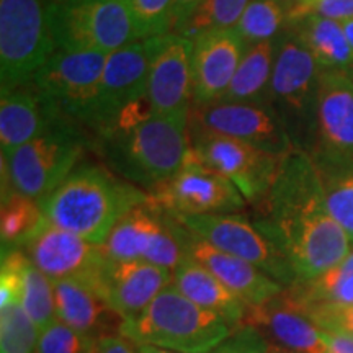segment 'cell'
I'll return each mask as SVG.
<instances>
[{"label":"cell","mask_w":353,"mask_h":353,"mask_svg":"<svg viewBox=\"0 0 353 353\" xmlns=\"http://www.w3.org/2000/svg\"><path fill=\"white\" fill-rule=\"evenodd\" d=\"M232 332L223 317L190 301L174 285L138 317L121 324L123 337L136 345H154L175 353H210Z\"/></svg>","instance_id":"cell-4"},{"label":"cell","mask_w":353,"mask_h":353,"mask_svg":"<svg viewBox=\"0 0 353 353\" xmlns=\"http://www.w3.org/2000/svg\"><path fill=\"white\" fill-rule=\"evenodd\" d=\"M21 250L52 281L81 280L88 286L95 283L107 260L100 245L57 228L48 219H43Z\"/></svg>","instance_id":"cell-16"},{"label":"cell","mask_w":353,"mask_h":353,"mask_svg":"<svg viewBox=\"0 0 353 353\" xmlns=\"http://www.w3.org/2000/svg\"><path fill=\"white\" fill-rule=\"evenodd\" d=\"M342 28H343V32H345V37H347L348 43H350V46L353 50V20L342 23Z\"/></svg>","instance_id":"cell-43"},{"label":"cell","mask_w":353,"mask_h":353,"mask_svg":"<svg viewBox=\"0 0 353 353\" xmlns=\"http://www.w3.org/2000/svg\"><path fill=\"white\" fill-rule=\"evenodd\" d=\"M275 50L276 39L247 46L231 85L221 100L232 103L268 105Z\"/></svg>","instance_id":"cell-27"},{"label":"cell","mask_w":353,"mask_h":353,"mask_svg":"<svg viewBox=\"0 0 353 353\" xmlns=\"http://www.w3.org/2000/svg\"><path fill=\"white\" fill-rule=\"evenodd\" d=\"M139 353H175L170 350H165V348H159L154 345H138Z\"/></svg>","instance_id":"cell-42"},{"label":"cell","mask_w":353,"mask_h":353,"mask_svg":"<svg viewBox=\"0 0 353 353\" xmlns=\"http://www.w3.org/2000/svg\"><path fill=\"white\" fill-rule=\"evenodd\" d=\"M324 332L327 353H353V334L347 332Z\"/></svg>","instance_id":"cell-39"},{"label":"cell","mask_w":353,"mask_h":353,"mask_svg":"<svg viewBox=\"0 0 353 353\" xmlns=\"http://www.w3.org/2000/svg\"><path fill=\"white\" fill-rule=\"evenodd\" d=\"M288 28L301 39L324 72H350L353 50L342 23L317 15L290 20Z\"/></svg>","instance_id":"cell-26"},{"label":"cell","mask_w":353,"mask_h":353,"mask_svg":"<svg viewBox=\"0 0 353 353\" xmlns=\"http://www.w3.org/2000/svg\"><path fill=\"white\" fill-rule=\"evenodd\" d=\"M322 72L307 48L290 28L276 38L268 105L283 123L294 148L304 152L309 151L312 141Z\"/></svg>","instance_id":"cell-6"},{"label":"cell","mask_w":353,"mask_h":353,"mask_svg":"<svg viewBox=\"0 0 353 353\" xmlns=\"http://www.w3.org/2000/svg\"><path fill=\"white\" fill-rule=\"evenodd\" d=\"M108 54L56 50L32 83L69 120L85 128Z\"/></svg>","instance_id":"cell-12"},{"label":"cell","mask_w":353,"mask_h":353,"mask_svg":"<svg viewBox=\"0 0 353 353\" xmlns=\"http://www.w3.org/2000/svg\"><path fill=\"white\" fill-rule=\"evenodd\" d=\"M187 156L231 180L245 201L257 206L270 193L286 157L190 123Z\"/></svg>","instance_id":"cell-9"},{"label":"cell","mask_w":353,"mask_h":353,"mask_svg":"<svg viewBox=\"0 0 353 353\" xmlns=\"http://www.w3.org/2000/svg\"><path fill=\"white\" fill-rule=\"evenodd\" d=\"M288 12L278 0H250L242 13L236 32L247 46L275 41L288 28Z\"/></svg>","instance_id":"cell-30"},{"label":"cell","mask_w":353,"mask_h":353,"mask_svg":"<svg viewBox=\"0 0 353 353\" xmlns=\"http://www.w3.org/2000/svg\"><path fill=\"white\" fill-rule=\"evenodd\" d=\"M188 113L154 114L138 126L114 131L99 139V151L114 174L152 193L183 167Z\"/></svg>","instance_id":"cell-3"},{"label":"cell","mask_w":353,"mask_h":353,"mask_svg":"<svg viewBox=\"0 0 353 353\" xmlns=\"http://www.w3.org/2000/svg\"><path fill=\"white\" fill-rule=\"evenodd\" d=\"M242 325L252 327L273 350L288 353H327L324 332L291 299L286 290L270 301L247 309Z\"/></svg>","instance_id":"cell-20"},{"label":"cell","mask_w":353,"mask_h":353,"mask_svg":"<svg viewBox=\"0 0 353 353\" xmlns=\"http://www.w3.org/2000/svg\"><path fill=\"white\" fill-rule=\"evenodd\" d=\"M307 154L337 161L353 159V79L347 72H322Z\"/></svg>","instance_id":"cell-17"},{"label":"cell","mask_w":353,"mask_h":353,"mask_svg":"<svg viewBox=\"0 0 353 353\" xmlns=\"http://www.w3.org/2000/svg\"><path fill=\"white\" fill-rule=\"evenodd\" d=\"M97 339L56 319L41 330L38 353H95Z\"/></svg>","instance_id":"cell-35"},{"label":"cell","mask_w":353,"mask_h":353,"mask_svg":"<svg viewBox=\"0 0 353 353\" xmlns=\"http://www.w3.org/2000/svg\"><path fill=\"white\" fill-rule=\"evenodd\" d=\"M44 2V6H52V3H56V2H61V0H43Z\"/></svg>","instance_id":"cell-44"},{"label":"cell","mask_w":353,"mask_h":353,"mask_svg":"<svg viewBox=\"0 0 353 353\" xmlns=\"http://www.w3.org/2000/svg\"><path fill=\"white\" fill-rule=\"evenodd\" d=\"M151 198L175 216L231 214L247 205L231 180L188 156L179 174L154 190Z\"/></svg>","instance_id":"cell-14"},{"label":"cell","mask_w":353,"mask_h":353,"mask_svg":"<svg viewBox=\"0 0 353 353\" xmlns=\"http://www.w3.org/2000/svg\"><path fill=\"white\" fill-rule=\"evenodd\" d=\"M162 37L145 38L112 52L105 61L99 94L85 128L100 139L131 103L148 97V76Z\"/></svg>","instance_id":"cell-11"},{"label":"cell","mask_w":353,"mask_h":353,"mask_svg":"<svg viewBox=\"0 0 353 353\" xmlns=\"http://www.w3.org/2000/svg\"><path fill=\"white\" fill-rule=\"evenodd\" d=\"M174 229L182 244L185 257L193 259L213 273L221 283L228 286L237 298L247 304V307L260 306L270 301L285 290L283 285L259 270L252 263L216 249L196 234L188 231L175 218Z\"/></svg>","instance_id":"cell-19"},{"label":"cell","mask_w":353,"mask_h":353,"mask_svg":"<svg viewBox=\"0 0 353 353\" xmlns=\"http://www.w3.org/2000/svg\"><path fill=\"white\" fill-rule=\"evenodd\" d=\"M151 195L105 165H79L54 192L39 201L44 219L101 245L113 228Z\"/></svg>","instance_id":"cell-2"},{"label":"cell","mask_w":353,"mask_h":353,"mask_svg":"<svg viewBox=\"0 0 353 353\" xmlns=\"http://www.w3.org/2000/svg\"><path fill=\"white\" fill-rule=\"evenodd\" d=\"M348 76H350L352 79H353V65H352V69H350V72H348Z\"/></svg>","instance_id":"cell-45"},{"label":"cell","mask_w":353,"mask_h":353,"mask_svg":"<svg viewBox=\"0 0 353 353\" xmlns=\"http://www.w3.org/2000/svg\"><path fill=\"white\" fill-rule=\"evenodd\" d=\"M172 216L203 241L223 252L252 263L278 283L288 286L296 283V276L288 260L255 226V223H250L244 216L236 213Z\"/></svg>","instance_id":"cell-13"},{"label":"cell","mask_w":353,"mask_h":353,"mask_svg":"<svg viewBox=\"0 0 353 353\" xmlns=\"http://www.w3.org/2000/svg\"><path fill=\"white\" fill-rule=\"evenodd\" d=\"M270 353H288V352H278V350H273V348H272Z\"/></svg>","instance_id":"cell-46"},{"label":"cell","mask_w":353,"mask_h":353,"mask_svg":"<svg viewBox=\"0 0 353 353\" xmlns=\"http://www.w3.org/2000/svg\"><path fill=\"white\" fill-rule=\"evenodd\" d=\"M192 39L164 34L152 57L148 76V97L154 114L188 113L193 101Z\"/></svg>","instance_id":"cell-21"},{"label":"cell","mask_w":353,"mask_h":353,"mask_svg":"<svg viewBox=\"0 0 353 353\" xmlns=\"http://www.w3.org/2000/svg\"><path fill=\"white\" fill-rule=\"evenodd\" d=\"M100 249L113 262L144 260L170 272L185 259L174 218L152 198L121 218Z\"/></svg>","instance_id":"cell-10"},{"label":"cell","mask_w":353,"mask_h":353,"mask_svg":"<svg viewBox=\"0 0 353 353\" xmlns=\"http://www.w3.org/2000/svg\"><path fill=\"white\" fill-rule=\"evenodd\" d=\"M303 15H317L322 19L345 23L353 20V0H309L303 10L291 17L290 20Z\"/></svg>","instance_id":"cell-37"},{"label":"cell","mask_w":353,"mask_h":353,"mask_svg":"<svg viewBox=\"0 0 353 353\" xmlns=\"http://www.w3.org/2000/svg\"><path fill=\"white\" fill-rule=\"evenodd\" d=\"M188 123L201 130L244 141L281 157L296 149L270 105L232 103L223 100L198 107L192 105Z\"/></svg>","instance_id":"cell-15"},{"label":"cell","mask_w":353,"mask_h":353,"mask_svg":"<svg viewBox=\"0 0 353 353\" xmlns=\"http://www.w3.org/2000/svg\"><path fill=\"white\" fill-rule=\"evenodd\" d=\"M141 39L164 37L174 26V0H125Z\"/></svg>","instance_id":"cell-34"},{"label":"cell","mask_w":353,"mask_h":353,"mask_svg":"<svg viewBox=\"0 0 353 353\" xmlns=\"http://www.w3.org/2000/svg\"><path fill=\"white\" fill-rule=\"evenodd\" d=\"M311 159L319 176L325 208L353 244V159Z\"/></svg>","instance_id":"cell-28"},{"label":"cell","mask_w":353,"mask_h":353,"mask_svg":"<svg viewBox=\"0 0 353 353\" xmlns=\"http://www.w3.org/2000/svg\"><path fill=\"white\" fill-rule=\"evenodd\" d=\"M172 285L190 301L223 317L232 329L242 325L249 309L247 304L193 259L185 257L175 268Z\"/></svg>","instance_id":"cell-25"},{"label":"cell","mask_w":353,"mask_h":353,"mask_svg":"<svg viewBox=\"0 0 353 353\" xmlns=\"http://www.w3.org/2000/svg\"><path fill=\"white\" fill-rule=\"evenodd\" d=\"M54 283L57 319L94 339L121 334L123 317L113 311L87 283L61 280Z\"/></svg>","instance_id":"cell-24"},{"label":"cell","mask_w":353,"mask_h":353,"mask_svg":"<svg viewBox=\"0 0 353 353\" xmlns=\"http://www.w3.org/2000/svg\"><path fill=\"white\" fill-rule=\"evenodd\" d=\"M272 347L257 330L241 325L218 348L210 353H270Z\"/></svg>","instance_id":"cell-36"},{"label":"cell","mask_w":353,"mask_h":353,"mask_svg":"<svg viewBox=\"0 0 353 353\" xmlns=\"http://www.w3.org/2000/svg\"><path fill=\"white\" fill-rule=\"evenodd\" d=\"M255 226L288 260L298 281H311L350 254L352 241L325 208L314 162L294 149L281 162L275 183L260 203Z\"/></svg>","instance_id":"cell-1"},{"label":"cell","mask_w":353,"mask_h":353,"mask_svg":"<svg viewBox=\"0 0 353 353\" xmlns=\"http://www.w3.org/2000/svg\"><path fill=\"white\" fill-rule=\"evenodd\" d=\"M39 335L21 303L0 307V353H38Z\"/></svg>","instance_id":"cell-32"},{"label":"cell","mask_w":353,"mask_h":353,"mask_svg":"<svg viewBox=\"0 0 353 353\" xmlns=\"http://www.w3.org/2000/svg\"><path fill=\"white\" fill-rule=\"evenodd\" d=\"M46 12L56 50L112 54L141 39L125 0H61Z\"/></svg>","instance_id":"cell-7"},{"label":"cell","mask_w":353,"mask_h":353,"mask_svg":"<svg viewBox=\"0 0 353 353\" xmlns=\"http://www.w3.org/2000/svg\"><path fill=\"white\" fill-rule=\"evenodd\" d=\"M250 0H201L195 12L174 34L193 39L203 33L236 28Z\"/></svg>","instance_id":"cell-31"},{"label":"cell","mask_w":353,"mask_h":353,"mask_svg":"<svg viewBox=\"0 0 353 353\" xmlns=\"http://www.w3.org/2000/svg\"><path fill=\"white\" fill-rule=\"evenodd\" d=\"M201 0H174V26H172V33L195 12Z\"/></svg>","instance_id":"cell-40"},{"label":"cell","mask_w":353,"mask_h":353,"mask_svg":"<svg viewBox=\"0 0 353 353\" xmlns=\"http://www.w3.org/2000/svg\"><path fill=\"white\" fill-rule=\"evenodd\" d=\"M172 283L174 272L159 265L144 260L113 262L107 259L90 288L126 321L138 317Z\"/></svg>","instance_id":"cell-18"},{"label":"cell","mask_w":353,"mask_h":353,"mask_svg":"<svg viewBox=\"0 0 353 353\" xmlns=\"http://www.w3.org/2000/svg\"><path fill=\"white\" fill-rule=\"evenodd\" d=\"M192 105L213 103L223 99L247 50L236 28L203 33L193 38Z\"/></svg>","instance_id":"cell-22"},{"label":"cell","mask_w":353,"mask_h":353,"mask_svg":"<svg viewBox=\"0 0 353 353\" xmlns=\"http://www.w3.org/2000/svg\"><path fill=\"white\" fill-rule=\"evenodd\" d=\"M21 306L38 325L39 330H44L57 319L54 283L50 276L38 270L32 262H28L25 270Z\"/></svg>","instance_id":"cell-33"},{"label":"cell","mask_w":353,"mask_h":353,"mask_svg":"<svg viewBox=\"0 0 353 353\" xmlns=\"http://www.w3.org/2000/svg\"><path fill=\"white\" fill-rule=\"evenodd\" d=\"M278 2L285 7V10L288 12V19H291V17H294L303 10L309 0H278Z\"/></svg>","instance_id":"cell-41"},{"label":"cell","mask_w":353,"mask_h":353,"mask_svg":"<svg viewBox=\"0 0 353 353\" xmlns=\"http://www.w3.org/2000/svg\"><path fill=\"white\" fill-rule=\"evenodd\" d=\"M64 117L32 82L0 97V149L2 157H10L17 149L46 131Z\"/></svg>","instance_id":"cell-23"},{"label":"cell","mask_w":353,"mask_h":353,"mask_svg":"<svg viewBox=\"0 0 353 353\" xmlns=\"http://www.w3.org/2000/svg\"><path fill=\"white\" fill-rule=\"evenodd\" d=\"M90 143L87 128L61 117L10 157H2V169L13 192L41 201L77 169Z\"/></svg>","instance_id":"cell-5"},{"label":"cell","mask_w":353,"mask_h":353,"mask_svg":"<svg viewBox=\"0 0 353 353\" xmlns=\"http://www.w3.org/2000/svg\"><path fill=\"white\" fill-rule=\"evenodd\" d=\"M54 51L43 0H0L2 90L32 82Z\"/></svg>","instance_id":"cell-8"},{"label":"cell","mask_w":353,"mask_h":353,"mask_svg":"<svg viewBox=\"0 0 353 353\" xmlns=\"http://www.w3.org/2000/svg\"><path fill=\"white\" fill-rule=\"evenodd\" d=\"M44 216L39 201L13 192L2 198L0 237L3 250H21L30 237L41 226Z\"/></svg>","instance_id":"cell-29"},{"label":"cell","mask_w":353,"mask_h":353,"mask_svg":"<svg viewBox=\"0 0 353 353\" xmlns=\"http://www.w3.org/2000/svg\"><path fill=\"white\" fill-rule=\"evenodd\" d=\"M95 353H139V348L130 339L117 334L97 339Z\"/></svg>","instance_id":"cell-38"}]
</instances>
